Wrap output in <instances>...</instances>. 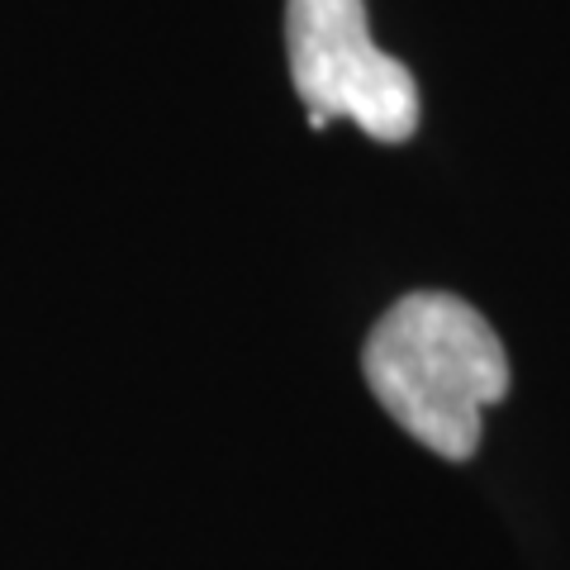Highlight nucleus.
Listing matches in <instances>:
<instances>
[{
    "label": "nucleus",
    "instance_id": "2",
    "mask_svg": "<svg viewBox=\"0 0 570 570\" xmlns=\"http://www.w3.org/2000/svg\"><path fill=\"white\" fill-rule=\"evenodd\" d=\"M285 52L309 129L352 119L376 142H404L419 129V81L376 48L366 0H285Z\"/></svg>",
    "mask_w": 570,
    "mask_h": 570
},
{
    "label": "nucleus",
    "instance_id": "1",
    "mask_svg": "<svg viewBox=\"0 0 570 570\" xmlns=\"http://www.w3.org/2000/svg\"><path fill=\"white\" fill-rule=\"evenodd\" d=\"M362 371L385 414L448 461H466L480 448L485 409L509 390L499 333L448 291L395 299L366 337Z\"/></svg>",
    "mask_w": 570,
    "mask_h": 570
}]
</instances>
